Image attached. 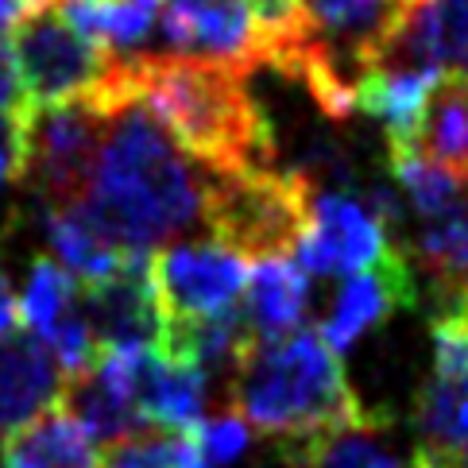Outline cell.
Masks as SVG:
<instances>
[{
    "label": "cell",
    "instance_id": "cell-26",
    "mask_svg": "<svg viewBox=\"0 0 468 468\" xmlns=\"http://www.w3.org/2000/svg\"><path fill=\"white\" fill-rule=\"evenodd\" d=\"M27 109V97L20 86V74H16V58L8 51V43L0 39V116H24Z\"/></svg>",
    "mask_w": 468,
    "mask_h": 468
},
{
    "label": "cell",
    "instance_id": "cell-2",
    "mask_svg": "<svg viewBox=\"0 0 468 468\" xmlns=\"http://www.w3.org/2000/svg\"><path fill=\"white\" fill-rule=\"evenodd\" d=\"M232 414L248 430L282 441V457L294 468L341 433L376 430L341 356L314 329L248 345L232 367Z\"/></svg>",
    "mask_w": 468,
    "mask_h": 468
},
{
    "label": "cell",
    "instance_id": "cell-30",
    "mask_svg": "<svg viewBox=\"0 0 468 468\" xmlns=\"http://www.w3.org/2000/svg\"><path fill=\"white\" fill-rule=\"evenodd\" d=\"M0 468H36V464H31V461H24L20 453H16V449H0Z\"/></svg>",
    "mask_w": 468,
    "mask_h": 468
},
{
    "label": "cell",
    "instance_id": "cell-8",
    "mask_svg": "<svg viewBox=\"0 0 468 468\" xmlns=\"http://www.w3.org/2000/svg\"><path fill=\"white\" fill-rule=\"evenodd\" d=\"M399 244L367 202L348 190H317L310 197L306 229L298 237L294 260L310 279H341L360 275L367 267L383 263Z\"/></svg>",
    "mask_w": 468,
    "mask_h": 468
},
{
    "label": "cell",
    "instance_id": "cell-15",
    "mask_svg": "<svg viewBox=\"0 0 468 468\" xmlns=\"http://www.w3.org/2000/svg\"><path fill=\"white\" fill-rule=\"evenodd\" d=\"M240 298H244L240 317L248 325V337L252 341L287 337V333L303 325L310 310V275L298 267L294 256L256 260Z\"/></svg>",
    "mask_w": 468,
    "mask_h": 468
},
{
    "label": "cell",
    "instance_id": "cell-10",
    "mask_svg": "<svg viewBox=\"0 0 468 468\" xmlns=\"http://www.w3.org/2000/svg\"><path fill=\"white\" fill-rule=\"evenodd\" d=\"M159 31L178 58L225 66L244 78L267 66V36L244 0H166Z\"/></svg>",
    "mask_w": 468,
    "mask_h": 468
},
{
    "label": "cell",
    "instance_id": "cell-5",
    "mask_svg": "<svg viewBox=\"0 0 468 468\" xmlns=\"http://www.w3.org/2000/svg\"><path fill=\"white\" fill-rule=\"evenodd\" d=\"M314 186L298 171L252 166L240 175H206L202 221L213 240L237 256H294L306 229Z\"/></svg>",
    "mask_w": 468,
    "mask_h": 468
},
{
    "label": "cell",
    "instance_id": "cell-23",
    "mask_svg": "<svg viewBox=\"0 0 468 468\" xmlns=\"http://www.w3.org/2000/svg\"><path fill=\"white\" fill-rule=\"evenodd\" d=\"M101 468H175V433L163 438L159 430H140L112 441L101 449Z\"/></svg>",
    "mask_w": 468,
    "mask_h": 468
},
{
    "label": "cell",
    "instance_id": "cell-9",
    "mask_svg": "<svg viewBox=\"0 0 468 468\" xmlns=\"http://www.w3.org/2000/svg\"><path fill=\"white\" fill-rule=\"evenodd\" d=\"M152 282L159 291V306L171 322H206L237 310L248 260L229 252L225 244H171L152 252Z\"/></svg>",
    "mask_w": 468,
    "mask_h": 468
},
{
    "label": "cell",
    "instance_id": "cell-18",
    "mask_svg": "<svg viewBox=\"0 0 468 468\" xmlns=\"http://www.w3.org/2000/svg\"><path fill=\"white\" fill-rule=\"evenodd\" d=\"M388 159H391V175L395 182L403 186V194L410 197V209L422 217V221H438V217L453 213L464 194H468V182L457 178L453 171H445L441 163L426 159L414 144L403 147H388Z\"/></svg>",
    "mask_w": 468,
    "mask_h": 468
},
{
    "label": "cell",
    "instance_id": "cell-16",
    "mask_svg": "<svg viewBox=\"0 0 468 468\" xmlns=\"http://www.w3.org/2000/svg\"><path fill=\"white\" fill-rule=\"evenodd\" d=\"M47 240H51L58 263L78 282L105 279L128 260V252H121V248L90 221V213L78 202L74 206H51V213H47Z\"/></svg>",
    "mask_w": 468,
    "mask_h": 468
},
{
    "label": "cell",
    "instance_id": "cell-3",
    "mask_svg": "<svg viewBox=\"0 0 468 468\" xmlns=\"http://www.w3.org/2000/svg\"><path fill=\"white\" fill-rule=\"evenodd\" d=\"M136 105L206 175H240L267 166L275 152L271 121L237 70L178 55H124Z\"/></svg>",
    "mask_w": 468,
    "mask_h": 468
},
{
    "label": "cell",
    "instance_id": "cell-6",
    "mask_svg": "<svg viewBox=\"0 0 468 468\" xmlns=\"http://www.w3.org/2000/svg\"><path fill=\"white\" fill-rule=\"evenodd\" d=\"M16 74L27 97V109H55L70 101H101L116 81L121 55L66 20L58 5L31 12L16 27Z\"/></svg>",
    "mask_w": 468,
    "mask_h": 468
},
{
    "label": "cell",
    "instance_id": "cell-31",
    "mask_svg": "<svg viewBox=\"0 0 468 468\" xmlns=\"http://www.w3.org/2000/svg\"><path fill=\"white\" fill-rule=\"evenodd\" d=\"M410 468H441L438 461H433L430 453H426V449H418V453H414V464Z\"/></svg>",
    "mask_w": 468,
    "mask_h": 468
},
{
    "label": "cell",
    "instance_id": "cell-32",
    "mask_svg": "<svg viewBox=\"0 0 468 468\" xmlns=\"http://www.w3.org/2000/svg\"><path fill=\"white\" fill-rule=\"evenodd\" d=\"M116 5H144V8H159V0H116Z\"/></svg>",
    "mask_w": 468,
    "mask_h": 468
},
{
    "label": "cell",
    "instance_id": "cell-7",
    "mask_svg": "<svg viewBox=\"0 0 468 468\" xmlns=\"http://www.w3.org/2000/svg\"><path fill=\"white\" fill-rule=\"evenodd\" d=\"M105 128H109V112L97 101L31 109L24 182H31L51 206H74L86 194Z\"/></svg>",
    "mask_w": 468,
    "mask_h": 468
},
{
    "label": "cell",
    "instance_id": "cell-24",
    "mask_svg": "<svg viewBox=\"0 0 468 468\" xmlns=\"http://www.w3.org/2000/svg\"><path fill=\"white\" fill-rule=\"evenodd\" d=\"M194 441L202 449L206 464L213 468H225V464H237L248 445H252V430H248L237 414H225V418H209V422H197L194 430Z\"/></svg>",
    "mask_w": 468,
    "mask_h": 468
},
{
    "label": "cell",
    "instance_id": "cell-20",
    "mask_svg": "<svg viewBox=\"0 0 468 468\" xmlns=\"http://www.w3.org/2000/svg\"><path fill=\"white\" fill-rule=\"evenodd\" d=\"M418 433H422V449L433 457L468 445V383L430 379L418 395Z\"/></svg>",
    "mask_w": 468,
    "mask_h": 468
},
{
    "label": "cell",
    "instance_id": "cell-25",
    "mask_svg": "<svg viewBox=\"0 0 468 468\" xmlns=\"http://www.w3.org/2000/svg\"><path fill=\"white\" fill-rule=\"evenodd\" d=\"M27 116H0V190L8 182H24L27 171Z\"/></svg>",
    "mask_w": 468,
    "mask_h": 468
},
{
    "label": "cell",
    "instance_id": "cell-22",
    "mask_svg": "<svg viewBox=\"0 0 468 468\" xmlns=\"http://www.w3.org/2000/svg\"><path fill=\"white\" fill-rule=\"evenodd\" d=\"M298 468H399V464L364 433H341V438L317 445L310 457L298 461Z\"/></svg>",
    "mask_w": 468,
    "mask_h": 468
},
{
    "label": "cell",
    "instance_id": "cell-19",
    "mask_svg": "<svg viewBox=\"0 0 468 468\" xmlns=\"http://www.w3.org/2000/svg\"><path fill=\"white\" fill-rule=\"evenodd\" d=\"M74 314H81V282L58 260L39 256L31 263L27 287L20 298V322L27 325V333H36L43 341L47 333H55Z\"/></svg>",
    "mask_w": 468,
    "mask_h": 468
},
{
    "label": "cell",
    "instance_id": "cell-17",
    "mask_svg": "<svg viewBox=\"0 0 468 468\" xmlns=\"http://www.w3.org/2000/svg\"><path fill=\"white\" fill-rule=\"evenodd\" d=\"M5 445L36 468H101V449L62 403Z\"/></svg>",
    "mask_w": 468,
    "mask_h": 468
},
{
    "label": "cell",
    "instance_id": "cell-1",
    "mask_svg": "<svg viewBox=\"0 0 468 468\" xmlns=\"http://www.w3.org/2000/svg\"><path fill=\"white\" fill-rule=\"evenodd\" d=\"M202 182L175 140L132 101L109 116L78 206L121 252L152 256L202 221Z\"/></svg>",
    "mask_w": 468,
    "mask_h": 468
},
{
    "label": "cell",
    "instance_id": "cell-14",
    "mask_svg": "<svg viewBox=\"0 0 468 468\" xmlns=\"http://www.w3.org/2000/svg\"><path fill=\"white\" fill-rule=\"evenodd\" d=\"M391 58H403L426 70L468 74V0H418L403 27L388 43Z\"/></svg>",
    "mask_w": 468,
    "mask_h": 468
},
{
    "label": "cell",
    "instance_id": "cell-29",
    "mask_svg": "<svg viewBox=\"0 0 468 468\" xmlns=\"http://www.w3.org/2000/svg\"><path fill=\"white\" fill-rule=\"evenodd\" d=\"M433 457V453H430ZM433 461H438L441 468H468V445H461L457 449V453H445V457H433Z\"/></svg>",
    "mask_w": 468,
    "mask_h": 468
},
{
    "label": "cell",
    "instance_id": "cell-13",
    "mask_svg": "<svg viewBox=\"0 0 468 468\" xmlns=\"http://www.w3.org/2000/svg\"><path fill=\"white\" fill-rule=\"evenodd\" d=\"M410 303H414V271L403 248H395L383 263L367 267L360 275H348V282L333 298L317 333H322V341L333 353H345L367 329L383 325L395 310H403Z\"/></svg>",
    "mask_w": 468,
    "mask_h": 468
},
{
    "label": "cell",
    "instance_id": "cell-11",
    "mask_svg": "<svg viewBox=\"0 0 468 468\" xmlns=\"http://www.w3.org/2000/svg\"><path fill=\"white\" fill-rule=\"evenodd\" d=\"M81 310L97 348L163 345L166 337V314L152 282V256H128L112 275L81 282Z\"/></svg>",
    "mask_w": 468,
    "mask_h": 468
},
{
    "label": "cell",
    "instance_id": "cell-28",
    "mask_svg": "<svg viewBox=\"0 0 468 468\" xmlns=\"http://www.w3.org/2000/svg\"><path fill=\"white\" fill-rule=\"evenodd\" d=\"M175 468H209L194 433H175Z\"/></svg>",
    "mask_w": 468,
    "mask_h": 468
},
{
    "label": "cell",
    "instance_id": "cell-27",
    "mask_svg": "<svg viewBox=\"0 0 468 468\" xmlns=\"http://www.w3.org/2000/svg\"><path fill=\"white\" fill-rule=\"evenodd\" d=\"M16 325H20V298H16L5 267H0V337H8Z\"/></svg>",
    "mask_w": 468,
    "mask_h": 468
},
{
    "label": "cell",
    "instance_id": "cell-12",
    "mask_svg": "<svg viewBox=\"0 0 468 468\" xmlns=\"http://www.w3.org/2000/svg\"><path fill=\"white\" fill-rule=\"evenodd\" d=\"M66 376L36 333L12 329L0 337V441L20 438L62 403Z\"/></svg>",
    "mask_w": 468,
    "mask_h": 468
},
{
    "label": "cell",
    "instance_id": "cell-33",
    "mask_svg": "<svg viewBox=\"0 0 468 468\" xmlns=\"http://www.w3.org/2000/svg\"><path fill=\"white\" fill-rule=\"evenodd\" d=\"M407 5H418V0H407Z\"/></svg>",
    "mask_w": 468,
    "mask_h": 468
},
{
    "label": "cell",
    "instance_id": "cell-21",
    "mask_svg": "<svg viewBox=\"0 0 468 468\" xmlns=\"http://www.w3.org/2000/svg\"><path fill=\"white\" fill-rule=\"evenodd\" d=\"M433 379L468 383V310H449L433 322Z\"/></svg>",
    "mask_w": 468,
    "mask_h": 468
},
{
    "label": "cell",
    "instance_id": "cell-4",
    "mask_svg": "<svg viewBox=\"0 0 468 468\" xmlns=\"http://www.w3.org/2000/svg\"><path fill=\"white\" fill-rule=\"evenodd\" d=\"M407 12V0H298V31L275 70L306 86L329 121H345Z\"/></svg>",
    "mask_w": 468,
    "mask_h": 468
}]
</instances>
